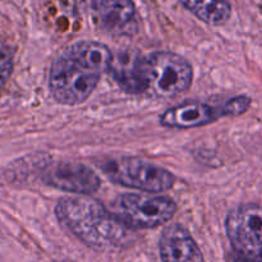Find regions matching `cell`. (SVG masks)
<instances>
[{"label": "cell", "mask_w": 262, "mask_h": 262, "mask_svg": "<svg viewBox=\"0 0 262 262\" xmlns=\"http://www.w3.org/2000/svg\"><path fill=\"white\" fill-rule=\"evenodd\" d=\"M113 53L96 41H79L68 46L53 61L49 73L51 95L64 105L86 101L96 89L100 77L110 71Z\"/></svg>", "instance_id": "obj_1"}, {"label": "cell", "mask_w": 262, "mask_h": 262, "mask_svg": "<svg viewBox=\"0 0 262 262\" xmlns=\"http://www.w3.org/2000/svg\"><path fill=\"white\" fill-rule=\"evenodd\" d=\"M55 215L67 230L95 250H123L135 237V230L90 196L64 197L56 205Z\"/></svg>", "instance_id": "obj_2"}, {"label": "cell", "mask_w": 262, "mask_h": 262, "mask_svg": "<svg viewBox=\"0 0 262 262\" xmlns=\"http://www.w3.org/2000/svg\"><path fill=\"white\" fill-rule=\"evenodd\" d=\"M143 94L159 99H171L191 87L193 69L187 59L169 51H158L141 60Z\"/></svg>", "instance_id": "obj_3"}, {"label": "cell", "mask_w": 262, "mask_h": 262, "mask_svg": "<svg viewBox=\"0 0 262 262\" xmlns=\"http://www.w3.org/2000/svg\"><path fill=\"white\" fill-rule=\"evenodd\" d=\"M225 232L232 247L228 262H262V206L233 209L225 219Z\"/></svg>", "instance_id": "obj_4"}, {"label": "cell", "mask_w": 262, "mask_h": 262, "mask_svg": "<svg viewBox=\"0 0 262 262\" xmlns=\"http://www.w3.org/2000/svg\"><path fill=\"white\" fill-rule=\"evenodd\" d=\"M100 169L114 183L146 193H163L176 183L170 171L137 158L110 159L100 164Z\"/></svg>", "instance_id": "obj_5"}, {"label": "cell", "mask_w": 262, "mask_h": 262, "mask_svg": "<svg viewBox=\"0 0 262 262\" xmlns=\"http://www.w3.org/2000/svg\"><path fill=\"white\" fill-rule=\"evenodd\" d=\"M177 204L169 197L152 193L122 194L114 202L113 212L130 229H152L170 222Z\"/></svg>", "instance_id": "obj_6"}, {"label": "cell", "mask_w": 262, "mask_h": 262, "mask_svg": "<svg viewBox=\"0 0 262 262\" xmlns=\"http://www.w3.org/2000/svg\"><path fill=\"white\" fill-rule=\"evenodd\" d=\"M42 181L60 191L89 196L99 191L101 182L94 170L81 163H56L43 173Z\"/></svg>", "instance_id": "obj_7"}, {"label": "cell", "mask_w": 262, "mask_h": 262, "mask_svg": "<svg viewBox=\"0 0 262 262\" xmlns=\"http://www.w3.org/2000/svg\"><path fill=\"white\" fill-rule=\"evenodd\" d=\"M95 17L106 32L130 36L137 31L136 7L132 0H92Z\"/></svg>", "instance_id": "obj_8"}, {"label": "cell", "mask_w": 262, "mask_h": 262, "mask_svg": "<svg viewBox=\"0 0 262 262\" xmlns=\"http://www.w3.org/2000/svg\"><path fill=\"white\" fill-rule=\"evenodd\" d=\"M159 251L163 262H205L191 233L179 224L168 225L163 230Z\"/></svg>", "instance_id": "obj_9"}, {"label": "cell", "mask_w": 262, "mask_h": 262, "mask_svg": "<svg viewBox=\"0 0 262 262\" xmlns=\"http://www.w3.org/2000/svg\"><path fill=\"white\" fill-rule=\"evenodd\" d=\"M223 117L222 107H214L205 102H184L169 107L161 114L160 122L166 128L188 129L209 124Z\"/></svg>", "instance_id": "obj_10"}, {"label": "cell", "mask_w": 262, "mask_h": 262, "mask_svg": "<svg viewBox=\"0 0 262 262\" xmlns=\"http://www.w3.org/2000/svg\"><path fill=\"white\" fill-rule=\"evenodd\" d=\"M141 60L142 56L133 51L119 53L113 58L110 72L119 86L130 94H143Z\"/></svg>", "instance_id": "obj_11"}, {"label": "cell", "mask_w": 262, "mask_h": 262, "mask_svg": "<svg viewBox=\"0 0 262 262\" xmlns=\"http://www.w3.org/2000/svg\"><path fill=\"white\" fill-rule=\"evenodd\" d=\"M179 2L199 19L211 26L224 25L232 14L229 0H179Z\"/></svg>", "instance_id": "obj_12"}, {"label": "cell", "mask_w": 262, "mask_h": 262, "mask_svg": "<svg viewBox=\"0 0 262 262\" xmlns=\"http://www.w3.org/2000/svg\"><path fill=\"white\" fill-rule=\"evenodd\" d=\"M251 105V99L247 96H235L233 99L228 100L222 106L223 117H237V115L243 114L248 110Z\"/></svg>", "instance_id": "obj_13"}, {"label": "cell", "mask_w": 262, "mask_h": 262, "mask_svg": "<svg viewBox=\"0 0 262 262\" xmlns=\"http://www.w3.org/2000/svg\"><path fill=\"white\" fill-rule=\"evenodd\" d=\"M13 71V53L8 46L0 43V89L9 79Z\"/></svg>", "instance_id": "obj_14"}]
</instances>
